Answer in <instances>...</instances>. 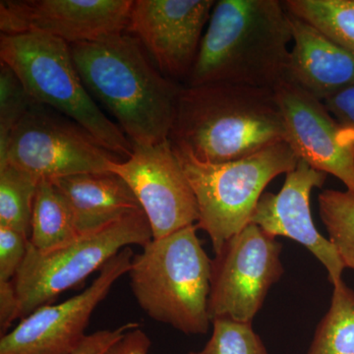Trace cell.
I'll use <instances>...</instances> for the list:
<instances>
[{"label":"cell","mask_w":354,"mask_h":354,"mask_svg":"<svg viewBox=\"0 0 354 354\" xmlns=\"http://www.w3.org/2000/svg\"><path fill=\"white\" fill-rule=\"evenodd\" d=\"M283 6L354 53V0H286Z\"/></svg>","instance_id":"ffe728a7"},{"label":"cell","mask_w":354,"mask_h":354,"mask_svg":"<svg viewBox=\"0 0 354 354\" xmlns=\"http://www.w3.org/2000/svg\"><path fill=\"white\" fill-rule=\"evenodd\" d=\"M148 335L140 327L128 330L104 354H148L151 346Z\"/></svg>","instance_id":"f1b7e54d"},{"label":"cell","mask_w":354,"mask_h":354,"mask_svg":"<svg viewBox=\"0 0 354 354\" xmlns=\"http://www.w3.org/2000/svg\"><path fill=\"white\" fill-rule=\"evenodd\" d=\"M0 62L13 70L36 104L74 121L118 158L131 157L134 147L91 97L66 41L39 32L2 34Z\"/></svg>","instance_id":"5b68a950"},{"label":"cell","mask_w":354,"mask_h":354,"mask_svg":"<svg viewBox=\"0 0 354 354\" xmlns=\"http://www.w3.org/2000/svg\"><path fill=\"white\" fill-rule=\"evenodd\" d=\"M152 241L150 223L140 209L48 252H39L28 243L25 259L12 281L21 320L82 283L125 247H144Z\"/></svg>","instance_id":"52a82bcc"},{"label":"cell","mask_w":354,"mask_h":354,"mask_svg":"<svg viewBox=\"0 0 354 354\" xmlns=\"http://www.w3.org/2000/svg\"><path fill=\"white\" fill-rule=\"evenodd\" d=\"M84 85L118 121L133 147L169 139L181 87L153 66L139 39L124 32L70 44Z\"/></svg>","instance_id":"6da1fadb"},{"label":"cell","mask_w":354,"mask_h":354,"mask_svg":"<svg viewBox=\"0 0 354 354\" xmlns=\"http://www.w3.org/2000/svg\"><path fill=\"white\" fill-rule=\"evenodd\" d=\"M286 142L299 160L330 174L354 194V143L325 102L286 80L274 88Z\"/></svg>","instance_id":"5bb4252c"},{"label":"cell","mask_w":354,"mask_h":354,"mask_svg":"<svg viewBox=\"0 0 354 354\" xmlns=\"http://www.w3.org/2000/svg\"><path fill=\"white\" fill-rule=\"evenodd\" d=\"M109 172L131 188L150 223L153 239L198 223L196 196L169 139L158 145L134 147L131 157L109 165Z\"/></svg>","instance_id":"30bf717a"},{"label":"cell","mask_w":354,"mask_h":354,"mask_svg":"<svg viewBox=\"0 0 354 354\" xmlns=\"http://www.w3.org/2000/svg\"><path fill=\"white\" fill-rule=\"evenodd\" d=\"M174 151L196 196V227L209 235L215 252L250 223L268 184L293 171L299 162L286 141L221 164L199 162Z\"/></svg>","instance_id":"8992f818"},{"label":"cell","mask_w":354,"mask_h":354,"mask_svg":"<svg viewBox=\"0 0 354 354\" xmlns=\"http://www.w3.org/2000/svg\"><path fill=\"white\" fill-rule=\"evenodd\" d=\"M283 245L255 223L225 242L212 259L209 320L252 323L270 288L283 276Z\"/></svg>","instance_id":"9c48e42d"},{"label":"cell","mask_w":354,"mask_h":354,"mask_svg":"<svg viewBox=\"0 0 354 354\" xmlns=\"http://www.w3.org/2000/svg\"><path fill=\"white\" fill-rule=\"evenodd\" d=\"M51 181L68 203L80 234L142 209L131 188L111 172L74 174Z\"/></svg>","instance_id":"e0dca14e"},{"label":"cell","mask_w":354,"mask_h":354,"mask_svg":"<svg viewBox=\"0 0 354 354\" xmlns=\"http://www.w3.org/2000/svg\"><path fill=\"white\" fill-rule=\"evenodd\" d=\"M326 178L327 174L299 160L277 194L265 192L261 196L250 223L272 236L288 237L304 245L322 263L334 286L342 281L346 267L334 244L317 230L310 209L312 191L322 187Z\"/></svg>","instance_id":"9a60e30c"},{"label":"cell","mask_w":354,"mask_h":354,"mask_svg":"<svg viewBox=\"0 0 354 354\" xmlns=\"http://www.w3.org/2000/svg\"><path fill=\"white\" fill-rule=\"evenodd\" d=\"M213 0H136L127 32L139 39L165 76L184 78L191 69L211 17Z\"/></svg>","instance_id":"4fadbf2b"},{"label":"cell","mask_w":354,"mask_h":354,"mask_svg":"<svg viewBox=\"0 0 354 354\" xmlns=\"http://www.w3.org/2000/svg\"><path fill=\"white\" fill-rule=\"evenodd\" d=\"M73 214L50 179H41L32 206L29 243L39 252L66 245L79 236Z\"/></svg>","instance_id":"ac0fdd59"},{"label":"cell","mask_w":354,"mask_h":354,"mask_svg":"<svg viewBox=\"0 0 354 354\" xmlns=\"http://www.w3.org/2000/svg\"><path fill=\"white\" fill-rule=\"evenodd\" d=\"M39 179L12 165H0V227L31 234L32 206Z\"/></svg>","instance_id":"44dd1931"},{"label":"cell","mask_w":354,"mask_h":354,"mask_svg":"<svg viewBox=\"0 0 354 354\" xmlns=\"http://www.w3.org/2000/svg\"><path fill=\"white\" fill-rule=\"evenodd\" d=\"M131 0H2V34L39 32L68 44L127 32Z\"/></svg>","instance_id":"7c38bea8"},{"label":"cell","mask_w":354,"mask_h":354,"mask_svg":"<svg viewBox=\"0 0 354 354\" xmlns=\"http://www.w3.org/2000/svg\"><path fill=\"white\" fill-rule=\"evenodd\" d=\"M292 39L283 1L218 0L188 86L230 83L274 90L286 80Z\"/></svg>","instance_id":"7a4b0ae2"},{"label":"cell","mask_w":354,"mask_h":354,"mask_svg":"<svg viewBox=\"0 0 354 354\" xmlns=\"http://www.w3.org/2000/svg\"><path fill=\"white\" fill-rule=\"evenodd\" d=\"M21 319L19 298L13 281H0V334H7L16 319Z\"/></svg>","instance_id":"83f0119b"},{"label":"cell","mask_w":354,"mask_h":354,"mask_svg":"<svg viewBox=\"0 0 354 354\" xmlns=\"http://www.w3.org/2000/svg\"><path fill=\"white\" fill-rule=\"evenodd\" d=\"M120 160L66 116L34 104L0 151V165H12L37 178L109 172Z\"/></svg>","instance_id":"ba28073f"},{"label":"cell","mask_w":354,"mask_h":354,"mask_svg":"<svg viewBox=\"0 0 354 354\" xmlns=\"http://www.w3.org/2000/svg\"><path fill=\"white\" fill-rule=\"evenodd\" d=\"M134 252L125 247L100 270L92 285L57 305H44L0 339V354H72L85 339L91 316L118 279L128 274Z\"/></svg>","instance_id":"8fae6325"},{"label":"cell","mask_w":354,"mask_h":354,"mask_svg":"<svg viewBox=\"0 0 354 354\" xmlns=\"http://www.w3.org/2000/svg\"><path fill=\"white\" fill-rule=\"evenodd\" d=\"M34 104L13 70L0 62V151L6 146L13 128Z\"/></svg>","instance_id":"cb8c5ba5"},{"label":"cell","mask_w":354,"mask_h":354,"mask_svg":"<svg viewBox=\"0 0 354 354\" xmlns=\"http://www.w3.org/2000/svg\"><path fill=\"white\" fill-rule=\"evenodd\" d=\"M324 102L354 143V86L342 90Z\"/></svg>","instance_id":"4316f807"},{"label":"cell","mask_w":354,"mask_h":354,"mask_svg":"<svg viewBox=\"0 0 354 354\" xmlns=\"http://www.w3.org/2000/svg\"><path fill=\"white\" fill-rule=\"evenodd\" d=\"M319 214L330 241L344 267L354 270V194L349 191L324 190L318 197Z\"/></svg>","instance_id":"7402d4cb"},{"label":"cell","mask_w":354,"mask_h":354,"mask_svg":"<svg viewBox=\"0 0 354 354\" xmlns=\"http://www.w3.org/2000/svg\"><path fill=\"white\" fill-rule=\"evenodd\" d=\"M196 225L153 239L133 257L128 272L133 295L157 322L186 335H205L212 259L197 236Z\"/></svg>","instance_id":"277c9868"},{"label":"cell","mask_w":354,"mask_h":354,"mask_svg":"<svg viewBox=\"0 0 354 354\" xmlns=\"http://www.w3.org/2000/svg\"><path fill=\"white\" fill-rule=\"evenodd\" d=\"M140 327L138 323H127L114 330H97L86 335L80 346L72 354H104L116 342L120 341L128 330Z\"/></svg>","instance_id":"484cf974"},{"label":"cell","mask_w":354,"mask_h":354,"mask_svg":"<svg viewBox=\"0 0 354 354\" xmlns=\"http://www.w3.org/2000/svg\"><path fill=\"white\" fill-rule=\"evenodd\" d=\"M29 236L12 228L0 227V281L15 278L27 253Z\"/></svg>","instance_id":"d4e9b609"},{"label":"cell","mask_w":354,"mask_h":354,"mask_svg":"<svg viewBox=\"0 0 354 354\" xmlns=\"http://www.w3.org/2000/svg\"><path fill=\"white\" fill-rule=\"evenodd\" d=\"M212 324L213 334L204 348L187 354H269L252 323L218 318Z\"/></svg>","instance_id":"603a6c76"},{"label":"cell","mask_w":354,"mask_h":354,"mask_svg":"<svg viewBox=\"0 0 354 354\" xmlns=\"http://www.w3.org/2000/svg\"><path fill=\"white\" fill-rule=\"evenodd\" d=\"M169 141L199 162L221 164L286 141V128L274 91L206 84L181 88Z\"/></svg>","instance_id":"3957f363"},{"label":"cell","mask_w":354,"mask_h":354,"mask_svg":"<svg viewBox=\"0 0 354 354\" xmlns=\"http://www.w3.org/2000/svg\"><path fill=\"white\" fill-rule=\"evenodd\" d=\"M307 354H354V291L344 281L334 285L330 309Z\"/></svg>","instance_id":"d6986e66"},{"label":"cell","mask_w":354,"mask_h":354,"mask_svg":"<svg viewBox=\"0 0 354 354\" xmlns=\"http://www.w3.org/2000/svg\"><path fill=\"white\" fill-rule=\"evenodd\" d=\"M290 15L293 46L286 80L322 102L354 86V53L306 21Z\"/></svg>","instance_id":"2e32d148"}]
</instances>
